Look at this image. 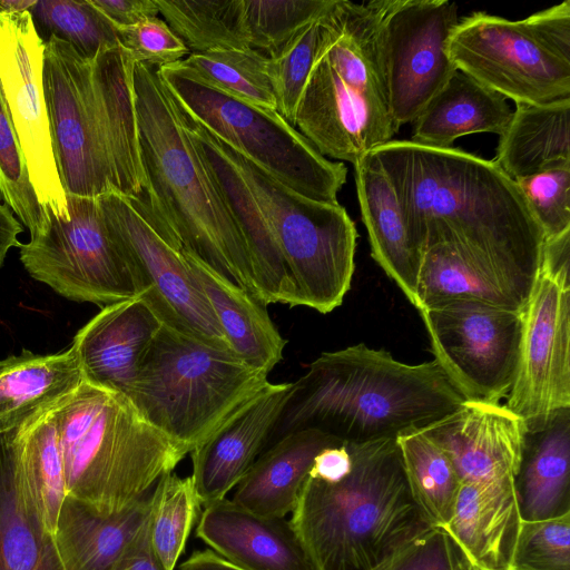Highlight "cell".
<instances>
[{"mask_svg":"<svg viewBox=\"0 0 570 570\" xmlns=\"http://www.w3.org/2000/svg\"><path fill=\"white\" fill-rule=\"evenodd\" d=\"M413 239L443 243L522 308L544 245L515 180L493 161L460 148L391 140L373 150Z\"/></svg>","mask_w":570,"mask_h":570,"instance_id":"cell-1","label":"cell"},{"mask_svg":"<svg viewBox=\"0 0 570 570\" xmlns=\"http://www.w3.org/2000/svg\"><path fill=\"white\" fill-rule=\"evenodd\" d=\"M42 86L57 168L67 195L108 191L147 204L134 97L135 61L119 46L92 60L45 42Z\"/></svg>","mask_w":570,"mask_h":570,"instance_id":"cell-2","label":"cell"},{"mask_svg":"<svg viewBox=\"0 0 570 570\" xmlns=\"http://www.w3.org/2000/svg\"><path fill=\"white\" fill-rule=\"evenodd\" d=\"M134 97L147 194L141 210L174 247L259 301L239 226L159 68L135 65Z\"/></svg>","mask_w":570,"mask_h":570,"instance_id":"cell-3","label":"cell"},{"mask_svg":"<svg viewBox=\"0 0 570 570\" xmlns=\"http://www.w3.org/2000/svg\"><path fill=\"white\" fill-rule=\"evenodd\" d=\"M464 396L433 360L407 364L363 343L324 352L292 383L273 432L313 428L362 443L423 429L454 412Z\"/></svg>","mask_w":570,"mask_h":570,"instance_id":"cell-4","label":"cell"},{"mask_svg":"<svg viewBox=\"0 0 570 570\" xmlns=\"http://www.w3.org/2000/svg\"><path fill=\"white\" fill-rule=\"evenodd\" d=\"M347 443L348 473L308 476L289 520L315 570H371L433 528L412 498L395 438Z\"/></svg>","mask_w":570,"mask_h":570,"instance_id":"cell-5","label":"cell"},{"mask_svg":"<svg viewBox=\"0 0 570 570\" xmlns=\"http://www.w3.org/2000/svg\"><path fill=\"white\" fill-rule=\"evenodd\" d=\"M67 497L105 514L148 498L188 451L122 395L85 382L52 407Z\"/></svg>","mask_w":570,"mask_h":570,"instance_id":"cell-6","label":"cell"},{"mask_svg":"<svg viewBox=\"0 0 570 570\" xmlns=\"http://www.w3.org/2000/svg\"><path fill=\"white\" fill-rule=\"evenodd\" d=\"M267 376L234 353L163 324L126 399L149 424L190 453L257 393Z\"/></svg>","mask_w":570,"mask_h":570,"instance_id":"cell-7","label":"cell"},{"mask_svg":"<svg viewBox=\"0 0 570 570\" xmlns=\"http://www.w3.org/2000/svg\"><path fill=\"white\" fill-rule=\"evenodd\" d=\"M455 68L515 105L570 98V1L521 20L476 11L453 28Z\"/></svg>","mask_w":570,"mask_h":570,"instance_id":"cell-8","label":"cell"},{"mask_svg":"<svg viewBox=\"0 0 570 570\" xmlns=\"http://www.w3.org/2000/svg\"><path fill=\"white\" fill-rule=\"evenodd\" d=\"M225 146L287 266L301 306L322 314L338 307L351 287L358 236L346 209L298 194Z\"/></svg>","mask_w":570,"mask_h":570,"instance_id":"cell-9","label":"cell"},{"mask_svg":"<svg viewBox=\"0 0 570 570\" xmlns=\"http://www.w3.org/2000/svg\"><path fill=\"white\" fill-rule=\"evenodd\" d=\"M159 75L183 110L232 149L298 194L338 203L345 164L321 155L276 110L229 96L178 62L160 67Z\"/></svg>","mask_w":570,"mask_h":570,"instance_id":"cell-10","label":"cell"},{"mask_svg":"<svg viewBox=\"0 0 570 570\" xmlns=\"http://www.w3.org/2000/svg\"><path fill=\"white\" fill-rule=\"evenodd\" d=\"M570 230L544 240L522 307L517 372L504 404L525 424L570 409Z\"/></svg>","mask_w":570,"mask_h":570,"instance_id":"cell-11","label":"cell"},{"mask_svg":"<svg viewBox=\"0 0 570 570\" xmlns=\"http://www.w3.org/2000/svg\"><path fill=\"white\" fill-rule=\"evenodd\" d=\"M67 205L68 218L45 210L42 230L20 245V261L27 272L68 299L101 308L139 296L97 198L67 195Z\"/></svg>","mask_w":570,"mask_h":570,"instance_id":"cell-12","label":"cell"},{"mask_svg":"<svg viewBox=\"0 0 570 570\" xmlns=\"http://www.w3.org/2000/svg\"><path fill=\"white\" fill-rule=\"evenodd\" d=\"M96 198L105 224L134 274L139 296L161 323L234 353L181 250L161 236L137 200L117 191Z\"/></svg>","mask_w":570,"mask_h":570,"instance_id":"cell-13","label":"cell"},{"mask_svg":"<svg viewBox=\"0 0 570 570\" xmlns=\"http://www.w3.org/2000/svg\"><path fill=\"white\" fill-rule=\"evenodd\" d=\"M419 313L434 360L465 401L501 403L517 372L522 309L458 301Z\"/></svg>","mask_w":570,"mask_h":570,"instance_id":"cell-14","label":"cell"},{"mask_svg":"<svg viewBox=\"0 0 570 570\" xmlns=\"http://www.w3.org/2000/svg\"><path fill=\"white\" fill-rule=\"evenodd\" d=\"M458 22V6L448 0H385L382 60L397 130L413 122L458 70L446 51Z\"/></svg>","mask_w":570,"mask_h":570,"instance_id":"cell-15","label":"cell"},{"mask_svg":"<svg viewBox=\"0 0 570 570\" xmlns=\"http://www.w3.org/2000/svg\"><path fill=\"white\" fill-rule=\"evenodd\" d=\"M45 42L31 14H0V87L30 183L45 210L68 218L42 86Z\"/></svg>","mask_w":570,"mask_h":570,"instance_id":"cell-16","label":"cell"},{"mask_svg":"<svg viewBox=\"0 0 570 570\" xmlns=\"http://www.w3.org/2000/svg\"><path fill=\"white\" fill-rule=\"evenodd\" d=\"M295 128L324 157L353 165L399 131L390 114L347 87L321 51L298 101Z\"/></svg>","mask_w":570,"mask_h":570,"instance_id":"cell-17","label":"cell"},{"mask_svg":"<svg viewBox=\"0 0 570 570\" xmlns=\"http://www.w3.org/2000/svg\"><path fill=\"white\" fill-rule=\"evenodd\" d=\"M292 383L267 382L191 450L195 491L204 507L225 499L244 478L289 400Z\"/></svg>","mask_w":570,"mask_h":570,"instance_id":"cell-18","label":"cell"},{"mask_svg":"<svg viewBox=\"0 0 570 570\" xmlns=\"http://www.w3.org/2000/svg\"><path fill=\"white\" fill-rule=\"evenodd\" d=\"M524 421L504 404L464 401L454 412L423 428L450 458L462 482L515 476Z\"/></svg>","mask_w":570,"mask_h":570,"instance_id":"cell-19","label":"cell"},{"mask_svg":"<svg viewBox=\"0 0 570 570\" xmlns=\"http://www.w3.org/2000/svg\"><path fill=\"white\" fill-rule=\"evenodd\" d=\"M161 325L141 296L102 307L71 344L82 382L126 397Z\"/></svg>","mask_w":570,"mask_h":570,"instance_id":"cell-20","label":"cell"},{"mask_svg":"<svg viewBox=\"0 0 570 570\" xmlns=\"http://www.w3.org/2000/svg\"><path fill=\"white\" fill-rule=\"evenodd\" d=\"M184 114L190 136L220 187L243 234L259 302L265 306L273 303L301 306L287 266L225 144L185 111Z\"/></svg>","mask_w":570,"mask_h":570,"instance_id":"cell-21","label":"cell"},{"mask_svg":"<svg viewBox=\"0 0 570 570\" xmlns=\"http://www.w3.org/2000/svg\"><path fill=\"white\" fill-rule=\"evenodd\" d=\"M196 535L243 570H315L289 520L252 513L230 499L205 505Z\"/></svg>","mask_w":570,"mask_h":570,"instance_id":"cell-22","label":"cell"},{"mask_svg":"<svg viewBox=\"0 0 570 570\" xmlns=\"http://www.w3.org/2000/svg\"><path fill=\"white\" fill-rule=\"evenodd\" d=\"M521 515L514 478L462 482L443 529L459 551L482 570H511Z\"/></svg>","mask_w":570,"mask_h":570,"instance_id":"cell-23","label":"cell"},{"mask_svg":"<svg viewBox=\"0 0 570 570\" xmlns=\"http://www.w3.org/2000/svg\"><path fill=\"white\" fill-rule=\"evenodd\" d=\"M353 166L371 255L414 306L423 249L413 239L393 186L373 151Z\"/></svg>","mask_w":570,"mask_h":570,"instance_id":"cell-24","label":"cell"},{"mask_svg":"<svg viewBox=\"0 0 570 570\" xmlns=\"http://www.w3.org/2000/svg\"><path fill=\"white\" fill-rule=\"evenodd\" d=\"M341 442L313 428L282 435L259 454L230 500L262 517L286 518L298 502L316 454Z\"/></svg>","mask_w":570,"mask_h":570,"instance_id":"cell-25","label":"cell"},{"mask_svg":"<svg viewBox=\"0 0 570 570\" xmlns=\"http://www.w3.org/2000/svg\"><path fill=\"white\" fill-rule=\"evenodd\" d=\"M514 489L523 521L570 513V409L525 424Z\"/></svg>","mask_w":570,"mask_h":570,"instance_id":"cell-26","label":"cell"},{"mask_svg":"<svg viewBox=\"0 0 570 570\" xmlns=\"http://www.w3.org/2000/svg\"><path fill=\"white\" fill-rule=\"evenodd\" d=\"M153 493L118 513L105 514L66 497L53 539L62 570H111L149 521Z\"/></svg>","mask_w":570,"mask_h":570,"instance_id":"cell-27","label":"cell"},{"mask_svg":"<svg viewBox=\"0 0 570 570\" xmlns=\"http://www.w3.org/2000/svg\"><path fill=\"white\" fill-rule=\"evenodd\" d=\"M181 253L234 354L268 375L283 358L287 341L272 322L266 306L194 255Z\"/></svg>","mask_w":570,"mask_h":570,"instance_id":"cell-28","label":"cell"},{"mask_svg":"<svg viewBox=\"0 0 570 570\" xmlns=\"http://www.w3.org/2000/svg\"><path fill=\"white\" fill-rule=\"evenodd\" d=\"M81 382L72 346L48 355L22 351L0 360V436L55 406Z\"/></svg>","mask_w":570,"mask_h":570,"instance_id":"cell-29","label":"cell"},{"mask_svg":"<svg viewBox=\"0 0 570 570\" xmlns=\"http://www.w3.org/2000/svg\"><path fill=\"white\" fill-rule=\"evenodd\" d=\"M52 407L26 422L13 438V481L18 498L51 538L67 497Z\"/></svg>","mask_w":570,"mask_h":570,"instance_id":"cell-30","label":"cell"},{"mask_svg":"<svg viewBox=\"0 0 570 570\" xmlns=\"http://www.w3.org/2000/svg\"><path fill=\"white\" fill-rule=\"evenodd\" d=\"M493 161L513 180L570 167V98L517 105Z\"/></svg>","mask_w":570,"mask_h":570,"instance_id":"cell-31","label":"cell"},{"mask_svg":"<svg viewBox=\"0 0 570 570\" xmlns=\"http://www.w3.org/2000/svg\"><path fill=\"white\" fill-rule=\"evenodd\" d=\"M511 115L503 96L456 70L413 121L411 141L448 148L462 136L501 135Z\"/></svg>","mask_w":570,"mask_h":570,"instance_id":"cell-32","label":"cell"},{"mask_svg":"<svg viewBox=\"0 0 570 570\" xmlns=\"http://www.w3.org/2000/svg\"><path fill=\"white\" fill-rule=\"evenodd\" d=\"M14 432L0 436V570H62L53 539L18 498L13 481Z\"/></svg>","mask_w":570,"mask_h":570,"instance_id":"cell-33","label":"cell"},{"mask_svg":"<svg viewBox=\"0 0 570 570\" xmlns=\"http://www.w3.org/2000/svg\"><path fill=\"white\" fill-rule=\"evenodd\" d=\"M395 439L414 502L431 527L444 529L461 485L453 463L423 429L404 432Z\"/></svg>","mask_w":570,"mask_h":570,"instance_id":"cell-34","label":"cell"},{"mask_svg":"<svg viewBox=\"0 0 570 570\" xmlns=\"http://www.w3.org/2000/svg\"><path fill=\"white\" fill-rule=\"evenodd\" d=\"M189 53L249 48L243 0H156Z\"/></svg>","mask_w":570,"mask_h":570,"instance_id":"cell-35","label":"cell"},{"mask_svg":"<svg viewBox=\"0 0 570 570\" xmlns=\"http://www.w3.org/2000/svg\"><path fill=\"white\" fill-rule=\"evenodd\" d=\"M178 63L229 96L276 110L271 58L258 50L220 49L189 53Z\"/></svg>","mask_w":570,"mask_h":570,"instance_id":"cell-36","label":"cell"},{"mask_svg":"<svg viewBox=\"0 0 570 570\" xmlns=\"http://www.w3.org/2000/svg\"><path fill=\"white\" fill-rule=\"evenodd\" d=\"M458 301H476L522 309L465 265L448 245H426L423 249L414 307L420 311Z\"/></svg>","mask_w":570,"mask_h":570,"instance_id":"cell-37","label":"cell"},{"mask_svg":"<svg viewBox=\"0 0 570 570\" xmlns=\"http://www.w3.org/2000/svg\"><path fill=\"white\" fill-rule=\"evenodd\" d=\"M29 12L43 42L58 38L85 59L92 60L100 50L119 47L117 28L90 0H37Z\"/></svg>","mask_w":570,"mask_h":570,"instance_id":"cell-38","label":"cell"},{"mask_svg":"<svg viewBox=\"0 0 570 570\" xmlns=\"http://www.w3.org/2000/svg\"><path fill=\"white\" fill-rule=\"evenodd\" d=\"M200 502L190 475L170 472L153 492L149 520L150 544L163 570H174L185 550Z\"/></svg>","mask_w":570,"mask_h":570,"instance_id":"cell-39","label":"cell"},{"mask_svg":"<svg viewBox=\"0 0 570 570\" xmlns=\"http://www.w3.org/2000/svg\"><path fill=\"white\" fill-rule=\"evenodd\" d=\"M332 0H243L249 48L269 58L307 23L318 18Z\"/></svg>","mask_w":570,"mask_h":570,"instance_id":"cell-40","label":"cell"},{"mask_svg":"<svg viewBox=\"0 0 570 570\" xmlns=\"http://www.w3.org/2000/svg\"><path fill=\"white\" fill-rule=\"evenodd\" d=\"M322 14L303 27L271 58L276 111L294 128L298 101L323 43Z\"/></svg>","mask_w":570,"mask_h":570,"instance_id":"cell-41","label":"cell"},{"mask_svg":"<svg viewBox=\"0 0 570 570\" xmlns=\"http://www.w3.org/2000/svg\"><path fill=\"white\" fill-rule=\"evenodd\" d=\"M0 194L30 232L38 235L46 215L30 183L24 159L0 87Z\"/></svg>","mask_w":570,"mask_h":570,"instance_id":"cell-42","label":"cell"},{"mask_svg":"<svg viewBox=\"0 0 570 570\" xmlns=\"http://www.w3.org/2000/svg\"><path fill=\"white\" fill-rule=\"evenodd\" d=\"M511 570H570V513L522 520Z\"/></svg>","mask_w":570,"mask_h":570,"instance_id":"cell-43","label":"cell"},{"mask_svg":"<svg viewBox=\"0 0 570 570\" xmlns=\"http://www.w3.org/2000/svg\"><path fill=\"white\" fill-rule=\"evenodd\" d=\"M515 181L543 233L544 240L570 230V167Z\"/></svg>","mask_w":570,"mask_h":570,"instance_id":"cell-44","label":"cell"},{"mask_svg":"<svg viewBox=\"0 0 570 570\" xmlns=\"http://www.w3.org/2000/svg\"><path fill=\"white\" fill-rule=\"evenodd\" d=\"M117 31L119 46L135 63L160 68L178 62L189 55L183 41L158 17Z\"/></svg>","mask_w":570,"mask_h":570,"instance_id":"cell-45","label":"cell"},{"mask_svg":"<svg viewBox=\"0 0 570 570\" xmlns=\"http://www.w3.org/2000/svg\"><path fill=\"white\" fill-rule=\"evenodd\" d=\"M371 570H458L456 548L443 529L431 528Z\"/></svg>","mask_w":570,"mask_h":570,"instance_id":"cell-46","label":"cell"},{"mask_svg":"<svg viewBox=\"0 0 570 570\" xmlns=\"http://www.w3.org/2000/svg\"><path fill=\"white\" fill-rule=\"evenodd\" d=\"M117 29L137 26L157 18L156 0H90Z\"/></svg>","mask_w":570,"mask_h":570,"instance_id":"cell-47","label":"cell"},{"mask_svg":"<svg viewBox=\"0 0 570 570\" xmlns=\"http://www.w3.org/2000/svg\"><path fill=\"white\" fill-rule=\"evenodd\" d=\"M111 570H163L150 544L149 521Z\"/></svg>","mask_w":570,"mask_h":570,"instance_id":"cell-48","label":"cell"},{"mask_svg":"<svg viewBox=\"0 0 570 570\" xmlns=\"http://www.w3.org/2000/svg\"><path fill=\"white\" fill-rule=\"evenodd\" d=\"M21 232V224L9 210V207L0 204V266L11 247H20L18 235Z\"/></svg>","mask_w":570,"mask_h":570,"instance_id":"cell-49","label":"cell"},{"mask_svg":"<svg viewBox=\"0 0 570 570\" xmlns=\"http://www.w3.org/2000/svg\"><path fill=\"white\" fill-rule=\"evenodd\" d=\"M179 570H243L218 556L210 549L195 551L179 567Z\"/></svg>","mask_w":570,"mask_h":570,"instance_id":"cell-50","label":"cell"},{"mask_svg":"<svg viewBox=\"0 0 570 570\" xmlns=\"http://www.w3.org/2000/svg\"><path fill=\"white\" fill-rule=\"evenodd\" d=\"M37 0H0V14H16L29 11Z\"/></svg>","mask_w":570,"mask_h":570,"instance_id":"cell-51","label":"cell"},{"mask_svg":"<svg viewBox=\"0 0 570 570\" xmlns=\"http://www.w3.org/2000/svg\"><path fill=\"white\" fill-rule=\"evenodd\" d=\"M456 548V547H455ZM458 554V570H482L472 564L456 548Z\"/></svg>","mask_w":570,"mask_h":570,"instance_id":"cell-52","label":"cell"}]
</instances>
